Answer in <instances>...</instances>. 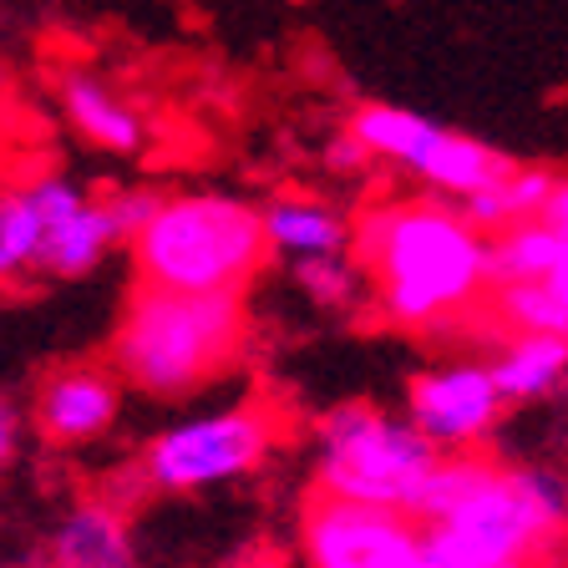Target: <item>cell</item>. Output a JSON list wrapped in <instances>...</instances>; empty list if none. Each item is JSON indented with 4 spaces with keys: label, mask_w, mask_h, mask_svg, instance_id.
<instances>
[{
    "label": "cell",
    "mask_w": 568,
    "mask_h": 568,
    "mask_svg": "<svg viewBox=\"0 0 568 568\" xmlns=\"http://www.w3.org/2000/svg\"><path fill=\"white\" fill-rule=\"evenodd\" d=\"M355 270L371 274L396 325H447L493 295V239L462 209L432 199L376 203L355 224Z\"/></svg>",
    "instance_id": "cell-1"
},
{
    "label": "cell",
    "mask_w": 568,
    "mask_h": 568,
    "mask_svg": "<svg viewBox=\"0 0 568 568\" xmlns=\"http://www.w3.org/2000/svg\"><path fill=\"white\" fill-rule=\"evenodd\" d=\"M264 213L224 193L163 199L153 224L132 239L138 284L168 295H239L270 264Z\"/></svg>",
    "instance_id": "cell-2"
},
{
    "label": "cell",
    "mask_w": 568,
    "mask_h": 568,
    "mask_svg": "<svg viewBox=\"0 0 568 568\" xmlns=\"http://www.w3.org/2000/svg\"><path fill=\"white\" fill-rule=\"evenodd\" d=\"M239 345H244L239 295H168L138 284L112 335V366L148 396H183L229 371Z\"/></svg>",
    "instance_id": "cell-3"
},
{
    "label": "cell",
    "mask_w": 568,
    "mask_h": 568,
    "mask_svg": "<svg viewBox=\"0 0 568 568\" xmlns=\"http://www.w3.org/2000/svg\"><path fill=\"white\" fill-rule=\"evenodd\" d=\"M568 538V483L544 467H503L483 493L426 528V568L544 564Z\"/></svg>",
    "instance_id": "cell-4"
},
{
    "label": "cell",
    "mask_w": 568,
    "mask_h": 568,
    "mask_svg": "<svg viewBox=\"0 0 568 568\" xmlns=\"http://www.w3.org/2000/svg\"><path fill=\"white\" fill-rule=\"evenodd\" d=\"M447 452L422 437L412 422H390L371 406H335L320 422L315 493L412 513L416 493Z\"/></svg>",
    "instance_id": "cell-5"
},
{
    "label": "cell",
    "mask_w": 568,
    "mask_h": 568,
    "mask_svg": "<svg viewBox=\"0 0 568 568\" xmlns=\"http://www.w3.org/2000/svg\"><path fill=\"white\" fill-rule=\"evenodd\" d=\"M280 437V412L270 402H244L234 412L183 422L153 437L138 457V483L153 493H199L254 473Z\"/></svg>",
    "instance_id": "cell-6"
},
{
    "label": "cell",
    "mask_w": 568,
    "mask_h": 568,
    "mask_svg": "<svg viewBox=\"0 0 568 568\" xmlns=\"http://www.w3.org/2000/svg\"><path fill=\"white\" fill-rule=\"evenodd\" d=\"M351 132L366 142L376 158H390V163H402L406 173L426 178L432 189L442 193H483L493 183L513 173V158H503L497 148L477 138H462L452 128H437L432 118L422 112H406V106H386V102H366L361 112L351 118Z\"/></svg>",
    "instance_id": "cell-7"
},
{
    "label": "cell",
    "mask_w": 568,
    "mask_h": 568,
    "mask_svg": "<svg viewBox=\"0 0 568 568\" xmlns=\"http://www.w3.org/2000/svg\"><path fill=\"white\" fill-rule=\"evenodd\" d=\"M310 568H426V528L402 508L310 493L300 513Z\"/></svg>",
    "instance_id": "cell-8"
},
{
    "label": "cell",
    "mask_w": 568,
    "mask_h": 568,
    "mask_svg": "<svg viewBox=\"0 0 568 568\" xmlns=\"http://www.w3.org/2000/svg\"><path fill=\"white\" fill-rule=\"evenodd\" d=\"M503 406H508V396L497 390L493 366L426 371L406 386V422L437 442L442 452H467L473 442H483Z\"/></svg>",
    "instance_id": "cell-9"
},
{
    "label": "cell",
    "mask_w": 568,
    "mask_h": 568,
    "mask_svg": "<svg viewBox=\"0 0 568 568\" xmlns=\"http://www.w3.org/2000/svg\"><path fill=\"white\" fill-rule=\"evenodd\" d=\"M82 209L87 199L67 178H36L0 193V284H21L31 270H41L51 234Z\"/></svg>",
    "instance_id": "cell-10"
},
{
    "label": "cell",
    "mask_w": 568,
    "mask_h": 568,
    "mask_svg": "<svg viewBox=\"0 0 568 568\" xmlns=\"http://www.w3.org/2000/svg\"><path fill=\"white\" fill-rule=\"evenodd\" d=\"M118 422V376L97 361H67L36 386V426L57 447H82Z\"/></svg>",
    "instance_id": "cell-11"
},
{
    "label": "cell",
    "mask_w": 568,
    "mask_h": 568,
    "mask_svg": "<svg viewBox=\"0 0 568 568\" xmlns=\"http://www.w3.org/2000/svg\"><path fill=\"white\" fill-rule=\"evenodd\" d=\"M51 564L61 568H132L128 523H122L118 503L92 497L61 523L57 544H51Z\"/></svg>",
    "instance_id": "cell-12"
},
{
    "label": "cell",
    "mask_w": 568,
    "mask_h": 568,
    "mask_svg": "<svg viewBox=\"0 0 568 568\" xmlns=\"http://www.w3.org/2000/svg\"><path fill=\"white\" fill-rule=\"evenodd\" d=\"M61 106L67 118L77 122L82 138H92L106 153H138L142 148V122L132 118L118 97L106 92L97 77H82V71H67L61 77Z\"/></svg>",
    "instance_id": "cell-13"
},
{
    "label": "cell",
    "mask_w": 568,
    "mask_h": 568,
    "mask_svg": "<svg viewBox=\"0 0 568 568\" xmlns=\"http://www.w3.org/2000/svg\"><path fill=\"white\" fill-rule=\"evenodd\" d=\"M493 376L508 402H538L568 376V335H513L497 351Z\"/></svg>",
    "instance_id": "cell-14"
},
{
    "label": "cell",
    "mask_w": 568,
    "mask_h": 568,
    "mask_svg": "<svg viewBox=\"0 0 568 568\" xmlns=\"http://www.w3.org/2000/svg\"><path fill=\"white\" fill-rule=\"evenodd\" d=\"M270 229V248L274 254H295V260H325V254H345L351 229L341 213H331L325 203H305V199H284L264 213Z\"/></svg>",
    "instance_id": "cell-15"
},
{
    "label": "cell",
    "mask_w": 568,
    "mask_h": 568,
    "mask_svg": "<svg viewBox=\"0 0 568 568\" xmlns=\"http://www.w3.org/2000/svg\"><path fill=\"white\" fill-rule=\"evenodd\" d=\"M554 189H558V178L548 173V168H513L503 183H493V189H483V193H467L462 213H467L483 234L487 229L503 234V229L523 224V219H544Z\"/></svg>",
    "instance_id": "cell-16"
},
{
    "label": "cell",
    "mask_w": 568,
    "mask_h": 568,
    "mask_svg": "<svg viewBox=\"0 0 568 568\" xmlns=\"http://www.w3.org/2000/svg\"><path fill=\"white\" fill-rule=\"evenodd\" d=\"M558 264H568V244L544 219H523L493 239V284H544Z\"/></svg>",
    "instance_id": "cell-17"
},
{
    "label": "cell",
    "mask_w": 568,
    "mask_h": 568,
    "mask_svg": "<svg viewBox=\"0 0 568 568\" xmlns=\"http://www.w3.org/2000/svg\"><path fill=\"white\" fill-rule=\"evenodd\" d=\"M497 473H503V467L487 462V457H473V452H447V457L437 462V473L426 477L422 493H416L412 518L422 523V528H432V523H442L447 513H457L473 493H483Z\"/></svg>",
    "instance_id": "cell-18"
},
{
    "label": "cell",
    "mask_w": 568,
    "mask_h": 568,
    "mask_svg": "<svg viewBox=\"0 0 568 568\" xmlns=\"http://www.w3.org/2000/svg\"><path fill=\"white\" fill-rule=\"evenodd\" d=\"M118 224H112V213H106V203H87L71 224H61L57 234H51L47 244V260H41V270L57 274V280H77V274L97 270V260H102L106 248L118 244Z\"/></svg>",
    "instance_id": "cell-19"
},
{
    "label": "cell",
    "mask_w": 568,
    "mask_h": 568,
    "mask_svg": "<svg viewBox=\"0 0 568 568\" xmlns=\"http://www.w3.org/2000/svg\"><path fill=\"white\" fill-rule=\"evenodd\" d=\"M295 274H300V284H305L320 305H345V300L355 295V274L361 270L345 264L341 254H325V260H300Z\"/></svg>",
    "instance_id": "cell-20"
},
{
    "label": "cell",
    "mask_w": 568,
    "mask_h": 568,
    "mask_svg": "<svg viewBox=\"0 0 568 568\" xmlns=\"http://www.w3.org/2000/svg\"><path fill=\"white\" fill-rule=\"evenodd\" d=\"M163 209V199H158V193H118V199L106 203V213H112V224H118V234L128 239H138L142 229L153 224V213Z\"/></svg>",
    "instance_id": "cell-21"
},
{
    "label": "cell",
    "mask_w": 568,
    "mask_h": 568,
    "mask_svg": "<svg viewBox=\"0 0 568 568\" xmlns=\"http://www.w3.org/2000/svg\"><path fill=\"white\" fill-rule=\"evenodd\" d=\"M325 158H331V168H335V173H355V168H366V158H376V153H371L366 142H361L351 128H345L341 138H335L331 148H325Z\"/></svg>",
    "instance_id": "cell-22"
},
{
    "label": "cell",
    "mask_w": 568,
    "mask_h": 568,
    "mask_svg": "<svg viewBox=\"0 0 568 568\" xmlns=\"http://www.w3.org/2000/svg\"><path fill=\"white\" fill-rule=\"evenodd\" d=\"M544 224L554 229L558 239L568 244V178H558V189H554V199H548V209H544Z\"/></svg>",
    "instance_id": "cell-23"
},
{
    "label": "cell",
    "mask_w": 568,
    "mask_h": 568,
    "mask_svg": "<svg viewBox=\"0 0 568 568\" xmlns=\"http://www.w3.org/2000/svg\"><path fill=\"white\" fill-rule=\"evenodd\" d=\"M11 452H16V412H11L6 402H0V473H6Z\"/></svg>",
    "instance_id": "cell-24"
},
{
    "label": "cell",
    "mask_w": 568,
    "mask_h": 568,
    "mask_svg": "<svg viewBox=\"0 0 568 568\" xmlns=\"http://www.w3.org/2000/svg\"><path fill=\"white\" fill-rule=\"evenodd\" d=\"M544 284H548V290H554V295H558V300H564V305H568V264H558V270L548 274Z\"/></svg>",
    "instance_id": "cell-25"
},
{
    "label": "cell",
    "mask_w": 568,
    "mask_h": 568,
    "mask_svg": "<svg viewBox=\"0 0 568 568\" xmlns=\"http://www.w3.org/2000/svg\"><path fill=\"white\" fill-rule=\"evenodd\" d=\"M497 568H548V564H497Z\"/></svg>",
    "instance_id": "cell-26"
},
{
    "label": "cell",
    "mask_w": 568,
    "mask_h": 568,
    "mask_svg": "<svg viewBox=\"0 0 568 568\" xmlns=\"http://www.w3.org/2000/svg\"><path fill=\"white\" fill-rule=\"evenodd\" d=\"M0 92H6V67H0Z\"/></svg>",
    "instance_id": "cell-27"
},
{
    "label": "cell",
    "mask_w": 568,
    "mask_h": 568,
    "mask_svg": "<svg viewBox=\"0 0 568 568\" xmlns=\"http://www.w3.org/2000/svg\"><path fill=\"white\" fill-rule=\"evenodd\" d=\"M47 568H61V564H47Z\"/></svg>",
    "instance_id": "cell-28"
}]
</instances>
